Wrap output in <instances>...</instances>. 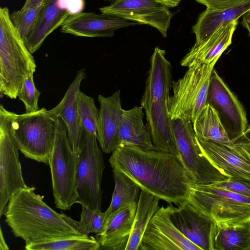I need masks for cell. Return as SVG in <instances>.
<instances>
[{"label":"cell","instance_id":"obj_28","mask_svg":"<svg viewBox=\"0 0 250 250\" xmlns=\"http://www.w3.org/2000/svg\"><path fill=\"white\" fill-rule=\"evenodd\" d=\"M115 182L110 204L104 211V224L109 218L123 208L138 203L141 189L139 186L123 172L113 169Z\"/></svg>","mask_w":250,"mask_h":250},{"label":"cell","instance_id":"obj_5","mask_svg":"<svg viewBox=\"0 0 250 250\" xmlns=\"http://www.w3.org/2000/svg\"><path fill=\"white\" fill-rule=\"evenodd\" d=\"M56 120L45 108L18 114L13 112L12 132L26 158L48 165L56 133Z\"/></svg>","mask_w":250,"mask_h":250},{"label":"cell","instance_id":"obj_20","mask_svg":"<svg viewBox=\"0 0 250 250\" xmlns=\"http://www.w3.org/2000/svg\"><path fill=\"white\" fill-rule=\"evenodd\" d=\"M138 203L123 208L112 215L95 238L99 250H125L131 232Z\"/></svg>","mask_w":250,"mask_h":250},{"label":"cell","instance_id":"obj_19","mask_svg":"<svg viewBox=\"0 0 250 250\" xmlns=\"http://www.w3.org/2000/svg\"><path fill=\"white\" fill-rule=\"evenodd\" d=\"M238 20L222 25L206 41L195 43L181 61L182 66L196 64L216 63L223 52L231 44Z\"/></svg>","mask_w":250,"mask_h":250},{"label":"cell","instance_id":"obj_22","mask_svg":"<svg viewBox=\"0 0 250 250\" xmlns=\"http://www.w3.org/2000/svg\"><path fill=\"white\" fill-rule=\"evenodd\" d=\"M143 107L135 106L123 110L120 126V146H132L145 150L155 149L151 134L143 121Z\"/></svg>","mask_w":250,"mask_h":250},{"label":"cell","instance_id":"obj_40","mask_svg":"<svg viewBox=\"0 0 250 250\" xmlns=\"http://www.w3.org/2000/svg\"><path fill=\"white\" fill-rule=\"evenodd\" d=\"M159 2L165 4L169 8L177 6L180 3V0H157Z\"/></svg>","mask_w":250,"mask_h":250},{"label":"cell","instance_id":"obj_1","mask_svg":"<svg viewBox=\"0 0 250 250\" xmlns=\"http://www.w3.org/2000/svg\"><path fill=\"white\" fill-rule=\"evenodd\" d=\"M112 168L133 180L141 190L169 204L186 201L194 180L180 156L156 149L120 146L112 152Z\"/></svg>","mask_w":250,"mask_h":250},{"label":"cell","instance_id":"obj_26","mask_svg":"<svg viewBox=\"0 0 250 250\" xmlns=\"http://www.w3.org/2000/svg\"><path fill=\"white\" fill-rule=\"evenodd\" d=\"M212 250H250V221L229 226L216 224Z\"/></svg>","mask_w":250,"mask_h":250},{"label":"cell","instance_id":"obj_3","mask_svg":"<svg viewBox=\"0 0 250 250\" xmlns=\"http://www.w3.org/2000/svg\"><path fill=\"white\" fill-rule=\"evenodd\" d=\"M171 65L164 50L155 48L141 105L145 111L156 150L179 156L168 114V102L172 85Z\"/></svg>","mask_w":250,"mask_h":250},{"label":"cell","instance_id":"obj_37","mask_svg":"<svg viewBox=\"0 0 250 250\" xmlns=\"http://www.w3.org/2000/svg\"><path fill=\"white\" fill-rule=\"evenodd\" d=\"M241 147L250 156V142L242 137L234 143Z\"/></svg>","mask_w":250,"mask_h":250},{"label":"cell","instance_id":"obj_23","mask_svg":"<svg viewBox=\"0 0 250 250\" xmlns=\"http://www.w3.org/2000/svg\"><path fill=\"white\" fill-rule=\"evenodd\" d=\"M57 0H45L34 29L24 42L32 54L39 50L46 37L70 15L67 10L58 7Z\"/></svg>","mask_w":250,"mask_h":250},{"label":"cell","instance_id":"obj_4","mask_svg":"<svg viewBox=\"0 0 250 250\" xmlns=\"http://www.w3.org/2000/svg\"><path fill=\"white\" fill-rule=\"evenodd\" d=\"M36 69L32 54L10 18L7 7L0 8V93L15 99L25 79Z\"/></svg>","mask_w":250,"mask_h":250},{"label":"cell","instance_id":"obj_10","mask_svg":"<svg viewBox=\"0 0 250 250\" xmlns=\"http://www.w3.org/2000/svg\"><path fill=\"white\" fill-rule=\"evenodd\" d=\"M13 112L0 105V216L13 194L26 187L12 128Z\"/></svg>","mask_w":250,"mask_h":250},{"label":"cell","instance_id":"obj_27","mask_svg":"<svg viewBox=\"0 0 250 250\" xmlns=\"http://www.w3.org/2000/svg\"><path fill=\"white\" fill-rule=\"evenodd\" d=\"M196 137L230 147L234 144L229 140L214 109L207 104L193 123Z\"/></svg>","mask_w":250,"mask_h":250},{"label":"cell","instance_id":"obj_15","mask_svg":"<svg viewBox=\"0 0 250 250\" xmlns=\"http://www.w3.org/2000/svg\"><path fill=\"white\" fill-rule=\"evenodd\" d=\"M168 206L171 221L180 231L201 250H212V240L216 223L188 200Z\"/></svg>","mask_w":250,"mask_h":250},{"label":"cell","instance_id":"obj_16","mask_svg":"<svg viewBox=\"0 0 250 250\" xmlns=\"http://www.w3.org/2000/svg\"><path fill=\"white\" fill-rule=\"evenodd\" d=\"M196 140L215 167L230 178L250 184V156L241 147L235 144L230 147L197 137Z\"/></svg>","mask_w":250,"mask_h":250},{"label":"cell","instance_id":"obj_14","mask_svg":"<svg viewBox=\"0 0 250 250\" xmlns=\"http://www.w3.org/2000/svg\"><path fill=\"white\" fill-rule=\"evenodd\" d=\"M139 250H201L188 240L171 221L169 207H160L150 220Z\"/></svg>","mask_w":250,"mask_h":250},{"label":"cell","instance_id":"obj_8","mask_svg":"<svg viewBox=\"0 0 250 250\" xmlns=\"http://www.w3.org/2000/svg\"><path fill=\"white\" fill-rule=\"evenodd\" d=\"M215 63H198L188 67L182 78L172 81L173 94L168 102L171 120L193 123L207 104L210 77Z\"/></svg>","mask_w":250,"mask_h":250},{"label":"cell","instance_id":"obj_9","mask_svg":"<svg viewBox=\"0 0 250 250\" xmlns=\"http://www.w3.org/2000/svg\"><path fill=\"white\" fill-rule=\"evenodd\" d=\"M95 135L81 126L78 145L76 203L93 209H101L102 180L105 168L103 155Z\"/></svg>","mask_w":250,"mask_h":250},{"label":"cell","instance_id":"obj_29","mask_svg":"<svg viewBox=\"0 0 250 250\" xmlns=\"http://www.w3.org/2000/svg\"><path fill=\"white\" fill-rule=\"evenodd\" d=\"M96 238L87 235L72 236L25 246L27 250H99Z\"/></svg>","mask_w":250,"mask_h":250},{"label":"cell","instance_id":"obj_7","mask_svg":"<svg viewBox=\"0 0 250 250\" xmlns=\"http://www.w3.org/2000/svg\"><path fill=\"white\" fill-rule=\"evenodd\" d=\"M187 200L219 226L250 221V197L211 184L191 186Z\"/></svg>","mask_w":250,"mask_h":250},{"label":"cell","instance_id":"obj_39","mask_svg":"<svg viewBox=\"0 0 250 250\" xmlns=\"http://www.w3.org/2000/svg\"><path fill=\"white\" fill-rule=\"evenodd\" d=\"M241 23L248 30L249 36L250 37V10L243 15Z\"/></svg>","mask_w":250,"mask_h":250},{"label":"cell","instance_id":"obj_32","mask_svg":"<svg viewBox=\"0 0 250 250\" xmlns=\"http://www.w3.org/2000/svg\"><path fill=\"white\" fill-rule=\"evenodd\" d=\"M81 218L78 221V230L82 235L88 236L90 233L99 235L104 228L105 214L101 209H93L82 206Z\"/></svg>","mask_w":250,"mask_h":250},{"label":"cell","instance_id":"obj_42","mask_svg":"<svg viewBox=\"0 0 250 250\" xmlns=\"http://www.w3.org/2000/svg\"><path fill=\"white\" fill-rule=\"evenodd\" d=\"M242 137L250 142V125L247 126L246 130Z\"/></svg>","mask_w":250,"mask_h":250},{"label":"cell","instance_id":"obj_21","mask_svg":"<svg viewBox=\"0 0 250 250\" xmlns=\"http://www.w3.org/2000/svg\"><path fill=\"white\" fill-rule=\"evenodd\" d=\"M86 77L84 69L79 70L61 101L49 110L56 118L61 119L66 128L67 136L72 150L76 152L81 135L78 110L77 98L83 80Z\"/></svg>","mask_w":250,"mask_h":250},{"label":"cell","instance_id":"obj_25","mask_svg":"<svg viewBox=\"0 0 250 250\" xmlns=\"http://www.w3.org/2000/svg\"><path fill=\"white\" fill-rule=\"evenodd\" d=\"M160 200L153 194L141 190L125 250H139L146 229L150 220L160 208Z\"/></svg>","mask_w":250,"mask_h":250},{"label":"cell","instance_id":"obj_41","mask_svg":"<svg viewBox=\"0 0 250 250\" xmlns=\"http://www.w3.org/2000/svg\"><path fill=\"white\" fill-rule=\"evenodd\" d=\"M0 250H9V248L6 243V242L4 239V237L2 234L1 229H0Z\"/></svg>","mask_w":250,"mask_h":250},{"label":"cell","instance_id":"obj_43","mask_svg":"<svg viewBox=\"0 0 250 250\" xmlns=\"http://www.w3.org/2000/svg\"><path fill=\"white\" fill-rule=\"evenodd\" d=\"M106 0L114 1H115V0Z\"/></svg>","mask_w":250,"mask_h":250},{"label":"cell","instance_id":"obj_36","mask_svg":"<svg viewBox=\"0 0 250 250\" xmlns=\"http://www.w3.org/2000/svg\"><path fill=\"white\" fill-rule=\"evenodd\" d=\"M58 7L67 10L70 15L82 12L84 7V0H57Z\"/></svg>","mask_w":250,"mask_h":250},{"label":"cell","instance_id":"obj_2","mask_svg":"<svg viewBox=\"0 0 250 250\" xmlns=\"http://www.w3.org/2000/svg\"><path fill=\"white\" fill-rule=\"evenodd\" d=\"M35 190L34 187L21 188L13 194L7 203L4 214L5 222L15 237L22 239L28 245L83 235L78 230V221L54 210Z\"/></svg>","mask_w":250,"mask_h":250},{"label":"cell","instance_id":"obj_35","mask_svg":"<svg viewBox=\"0 0 250 250\" xmlns=\"http://www.w3.org/2000/svg\"><path fill=\"white\" fill-rule=\"evenodd\" d=\"M205 5L207 9L213 11H222L250 2V0H196Z\"/></svg>","mask_w":250,"mask_h":250},{"label":"cell","instance_id":"obj_13","mask_svg":"<svg viewBox=\"0 0 250 250\" xmlns=\"http://www.w3.org/2000/svg\"><path fill=\"white\" fill-rule=\"evenodd\" d=\"M102 13L116 16L139 24L149 25L167 37L173 14L157 0H115L100 8Z\"/></svg>","mask_w":250,"mask_h":250},{"label":"cell","instance_id":"obj_38","mask_svg":"<svg viewBox=\"0 0 250 250\" xmlns=\"http://www.w3.org/2000/svg\"><path fill=\"white\" fill-rule=\"evenodd\" d=\"M45 0H25L21 9H27L38 6L42 4Z\"/></svg>","mask_w":250,"mask_h":250},{"label":"cell","instance_id":"obj_31","mask_svg":"<svg viewBox=\"0 0 250 250\" xmlns=\"http://www.w3.org/2000/svg\"><path fill=\"white\" fill-rule=\"evenodd\" d=\"M43 3L35 7L21 10L10 14V18L25 42L32 33Z\"/></svg>","mask_w":250,"mask_h":250},{"label":"cell","instance_id":"obj_30","mask_svg":"<svg viewBox=\"0 0 250 250\" xmlns=\"http://www.w3.org/2000/svg\"><path fill=\"white\" fill-rule=\"evenodd\" d=\"M77 104L81 125L97 137L99 109L95 105L94 99L80 91Z\"/></svg>","mask_w":250,"mask_h":250},{"label":"cell","instance_id":"obj_18","mask_svg":"<svg viewBox=\"0 0 250 250\" xmlns=\"http://www.w3.org/2000/svg\"><path fill=\"white\" fill-rule=\"evenodd\" d=\"M100 103L97 138L102 151L110 153L120 146V126L123 109L120 91L111 95L98 96Z\"/></svg>","mask_w":250,"mask_h":250},{"label":"cell","instance_id":"obj_34","mask_svg":"<svg viewBox=\"0 0 250 250\" xmlns=\"http://www.w3.org/2000/svg\"><path fill=\"white\" fill-rule=\"evenodd\" d=\"M211 185L216 188L250 197V184L246 182L229 178Z\"/></svg>","mask_w":250,"mask_h":250},{"label":"cell","instance_id":"obj_33","mask_svg":"<svg viewBox=\"0 0 250 250\" xmlns=\"http://www.w3.org/2000/svg\"><path fill=\"white\" fill-rule=\"evenodd\" d=\"M34 73L30 74L24 80L18 93V97L24 104L25 112L39 110L38 101L41 93L34 82Z\"/></svg>","mask_w":250,"mask_h":250},{"label":"cell","instance_id":"obj_17","mask_svg":"<svg viewBox=\"0 0 250 250\" xmlns=\"http://www.w3.org/2000/svg\"><path fill=\"white\" fill-rule=\"evenodd\" d=\"M138 24L116 16L81 12L69 16L61 25V31L81 37H109L118 29Z\"/></svg>","mask_w":250,"mask_h":250},{"label":"cell","instance_id":"obj_6","mask_svg":"<svg viewBox=\"0 0 250 250\" xmlns=\"http://www.w3.org/2000/svg\"><path fill=\"white\" fill-rule=\"evenodd\" d=\"M78 162V151L72 150L65 125L57 118L55 140L48 164L57 208L68 210L76 203Z\"/></svg>","mask_w":250,"mask_h":250},{"label":"cell","instance_id":"obj_24","mask_svg":"<svg viewBox=\"0 0 250 250\" xmlns=\"http://www.w3.org/2000/svg\"><path fill=\"white\" fill-rule=\"evenodd\" d=\"M250 10V2L222 11L206 9L192 27L196 43L200 44L210 37L222 25L238 20Z\"/></svg>","mask_w":250,"mask_h":250},{"label":"cell","instance_id":"obj_11","mask_svg":"<svg viewBox=\"0 0 250 250\" xmlns=\"http://www.w3.org/2000/svg\"><path fill=\"white\" fill-rule=\"evenodd\" d=\"M179 156L194 180V185H211L229 177L204 155L196 140L193 123L184 119L171 120Z\"/></svg>","mask_w":250,"mask_h":250},{"label":"cell","instance_id":"obj_12","mask_svg":"<svg viewBox=\"0 0 250 250\" xmlns=\"http://www.w3.org/2000/svg\"><path fill=\"white\" fill-rule=\"evenodd\" d=\"M207 104L216 111L229 140L233 144L244 135L248 123L246 111L236 97L213 69Z\"/></svg>","mask_w":250,"mask_h":250}]
</instances>
